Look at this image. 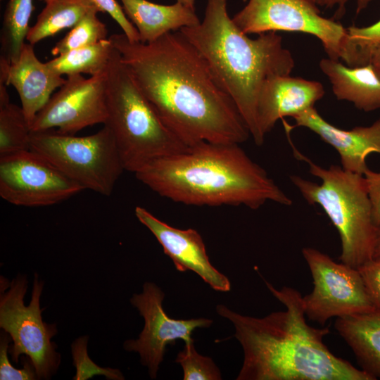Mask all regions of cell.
Instances as JSON below:
<instances>
[{
    "label": "cell",
    "mask_w": 380,
    "mask_h": 380,
    "mask_svg": "<svg viewBox=\"0 0 380 380\" xmlns=\"http://www.w3.org/2000/svg\"><path fill=\"white\" fill-rule=\"evenodd\" d=\"M88 337L82 336L76 339L72 344L73 365L76 368V374L73 379L86 380L95 375H103L108 379L122 380V372L113 368H103L95 364L90 359L87 353Z\"/></svg>",
    "instance_id": "obj_28"
},
{
    "label": "cell",
    "mask_w": 380,
    "mask_h": 380,
    "mask_svg": "<svg viewBox=\"0 0 380 380\" xmlns=\"http://www.w3.org/2000/svg\"><path fill=\"white\" fill-rule=\"evenodd\" d=\"M106 70L88 78L82 75H68L65 83L35 116L31 132L57 128L58 132L74 134L87 127L104 124L108 116Z\"/></svg>",
    "instance_id": "obj_12"
},
{
    "label": "cell",
    "mask_w": 380,
    "mask_h": 380,
    "mask_svg": "<svg viewBox=\"0 0 380 380\" xmlns=\"http://www.w3.org/2000/svg\"><path fill=\"white\" fill-rule=\"evenodd\" d=\"M114 46L108 38L95 44L74 49L46 62L49 67L63 76L89 74L95 75L108 67Z\"/></svg>",
    "instance_id": "obj_22"
},
{
    "label": "cell",
    "mask_w": 380,
    "mask_h": 380,
    "mask_svg": "<svg viewBox=\"0 0 380 380\" xmlns=\"http://www.w3.org/2000/svg\"><path fill=\"white\" fill-rule=\"evenodd\" d=\"M302 253L313 282L312 291L303 296L306 317L324 325L332 317L375 311L357 269L311 247Z\"/></svg>",
    "instance_id": "obj_10"
},
{
    "label": "cell",
    "mask_w": 380,
    "mask_h": 380,
    "mask_svg": "<svg viewBox=\"0 0 380 380\" xmlns=\"http://www.w3.org/2000/svg\"><path fill=\"white\" fill-rule=\"evenodd\" d=\"M0 327L13 341L9 350L12 359L18 362L20 355L27 356L32 362L37 379H49L60 364V355L51 341L56 334L55 325L44 322L39 300L43 282L34 277L30 304H24L27 281L24 276H18L9 284L1 277Z\"/></svg>",
    "instance_id": "obj_8"
},
{
    "label": "cell",
    "mask_w": 380,
    "mask_h": 380,
    "mask_svg": "<svg viewBox=\"0 0 380 380\" xmlns=\"http://www.w3.org/2000/svg\"><path fill=\"white\" fill-rule=\"evenodd\" d=\"M375 70H376V72L378 77L380 79V68H375Z\"/></svg>",
    "instance_id": "obj_38"
},
{
    "label": "cell",
    "mask_w": 380,
    "mask_h": 380,
    "mask_svg": "<svg viewBox=\"0 0 380 380\" xmlns=\"http://www.w3.org/2000/svg\"><path fill=\"white\" fill-rule=\"evenodd\" d=\"M94 7L91 0H50L30 27L26 41L34 45L63 29L72 28Z\"/></svg>",
    "instance_id": "obj_21"
},
{
    "label": "cell",
    "mask_w": 380,
    "mask_h": 380,
    "mask_svg": "<svg viewBox=\"0 0 380 380\" xmlns=\"http://www.w3.org/2000/svg\"><path fill=\"white\" fill-rule=\"evenodd\" d=\"M265 284L285 310L258 318L223 305L216 307L217 312L233 324L234 336L243 348V362L236 380H374L329 350L323 342L329 328L308 324L298 290Z\"/></svg>",
    "instance_id": "obj_2"
},
{
    "label": "cell",
    "mask_w": 380,
    "mask_h": 380,
    "mask_svg": "<svg viewBox=\"0 0 380 380\" xmlns=\"http://www.w3.org/2000/svg\"><path fill=\"white\" fill-rule=\"evenodd\" d=\"M372 209L374 224L380 227V172H374L369 168L364 175Z\"/></svg>",
    "instance_id": "obj_32"
},
{
    "label": "cell",
    "mask_w": 380,
    "mask_h": 380,
    "mask_svg": "<svg viewBox=\"0 0 380 380\" xmlns=\"http://www.w3.org/2000/svg\"><path fill=\"white\" fill-rule=\"evenodd\" d=\"M298 158L309 165L321 184L298 175L290 177L303 198L319 205L337 229L341 243V262L357 269L374 257L378 227L364 175L332 165L324 168L294 149Z\"/></svg>",
    "instance_id": "obj_6"
},
{
    "label": "cell",
    "mask_w": 380,
    "mask_h": 380,
    "mask_svg": "<svg viewBox=\"0 0 380 380\" xmlns=\"http://www.w3.org/2000/svg\"><path fill=\"white\" fill-rule=\"evenodd\" d=\"M324 95V87L317 81L290 75L268 79L262 87L257 106L261 136L265 139L278 120L286 116L293 118L315 107Z\"/></svg>",
    "instance_id": "obj_17"
},
{
    "label": "cell",
    "mask_w": 380,
    "mask_h": 380,
    "mask_svg": "<svg viewBox=\"0 0 380 380\" xmlns=\"http://www.w3.org/2000/svg\"><path fill=\"white\" fill-rule=\"evenodd\" d=\"M164 297L163 291L156 284L146 282L142 292L134 294L131 298L132 305L144 319V326L139 338L127 341L124 347L140 355L141 363L148 367L151 379L157 376L168 344H175L177 339L185 343L193 341L191 334L194 329L209 327L213 324V320L205 318L169 317L163 308Z\"/></svg>",
    "instance_id": "obj_13"
},
{
    "label": "cell",
    "mask_w": 380,
    "mask_h": 380,
    "mask_svg": "<svg viewBox=\"0 0 380 380\" xmlns=\"http://www.w3.org/2000/svg\"><path fill=\"white\" fill-rule=\"evenodd\" d=\"M106 74L103 125L113 134L125 170L136 173L152 160L188 147L163 122L115 47Z\"/></svg>",
    "instance_id": "obj_5"
},
{
    "label": "cell",
    "mask_w": 380,
    "mask_h": 380,
    "mask_svg": "<svg viewBox=\"0 0 380 380\" xmlns=\"http://www.w3.org/2000/svg\"><path fill=\"white\" fill-rule=\"evenodd\" d=\"M120 1L126 15L137 28L141 43L153 42L168 32L201 23L195 11L178 1L162 5L147 0Z\"/></svg>",
    "instance_id": "obj_19"
},
{
    "label": "cell",
    "mask_w": 380,
    "mask_h": 380,
    "mask_svg": "<svg viewBox=\"0 0 380 380\" xmlns=\"http://www.w3.org/2000/svg\"><path fill=\"white\" fill-rule=\"evenodd\" d=\"M175 362L182 367L184 380L222 379L219 368L210 357L200 355L196 351L194 341L185 343Z\"/></svg>",
    "instance_id": "obj_27"
},
{
    "label": "cell",
    "mask_w": 380,
    "mask_h": 380,
    "mask_svg": "<svg viewBox=\"0 0 380 380\" xmlns=\"http://www.w3.org/2000/svg\"><path fill=\"white\" fill-rule=\"evenodd\" d=\"M83 190L79 184L30 149L0 156V196L9 203L49 206Z\"/></svg>",
    "instance_id": "obj_11"
},
{
    "label": "cell",
    "mask_w": 380,
    "mask_h": 380,
    "mask_svg": "<svg viewBox=\"0 0 380 380\" xmlns=\"http://www.w3.org/2000/svg\"><path fill=\"white\" fill-rule=\"evenodd\" d=\"M33 46L25 43L18 60L12 63L0 58V82L16 89L30 127L53 92L65 82L37 58Z\"/></svg>",
    "instance_id": "obj_16"
},
{
    "label": "cell",
    "mask_w": 380,
    "mask_h": 380,
    "mask_svg": "<svg viewBox=\"0 0 380 380\" xmlns=\"http://www.w3.org/2000/svg\"><path fill=\"white\" fill-rule=\"evenodd\" d=\"M96 7L91 8L51 49L53 56L95 44L106 39L108 30L97 16Z\"/></svg>",
    "instance_id": "obj_25"
},
{
    "label": "cell",
    "mask_w": 380,
    "mask_h": 380,
    "mask_svg": "<svg viewBox=\"0 0 380 380\" xmlns=\"http://www.w3.org/2000/svg\"><path fill=\"white\" fill-rule=\"evenodd\" d=\"M245 34L298 32L317 37L330 58L346 57L347 29L320 15L310 0H248L232 18Z\"/></svg>",
    "instance_id": "obj_9"
},
{
    "label": "cell",
    "mask_w": 380,
    "mask_h": 380,
    "mask_svg": "<svg viewBox=\"0 0 380 380\" xmlns=\"http://www.w3.org/2000/svg\"><path fill=\"white\" fill-rule=\"evenodd\" d=\"M227 0H206L204 18L195 26L179 31L198 50L220 87L231 97L258 146L261 136L257 106L264 83L276 76L290 75L295 63L275 32L251 39L228 15Z\"/></svg>",
    "instance_id": "obj_4"
},
{
    "label": "cell",
    "mask_w": 380,
    "mask_h": 380,
    "mask_svg": "<svg viewBox=\"0 0 380 380\" xmlns=\"http://www.w3.org/2000/svg\"><path fill=\"white\" fill-rule=\"evenodd\" d=\"M177 1L181 3L186 7L195 11L196 0H177Z\"/></svg>",
    "instance_id": "obj_35"
},
{
    "label": "cell",
    "mask_w": 380,
    "mask_h": 380,
    "mask_svg": "<svg viewBox=\"0 0 380 380\" xmlns=\"http://www.w3.org/2000/svg\"><path fill=\"white\" fill-rule=\"evenodd\" d=\"M319 68L338 100L350 101L365 112L380 108V79L372 63L350 67L329 58L320 61Z\"/></svg>",
    "instance_id": "obj_18"
},
{
    "label": "cell",
    "mask_w": 380,
    "mask_h": 380,
    "mask_svg": "<svg viewBox=\"0 0 380 380\" xmlns=\"http://www.w3.org/2000/svg\"><path fill=\"white\" fill-rule=\"evenodd\" d=\"M371 63L375 68H380V46L374 51L371 59Z\"/></svg>",
    "instance_id": "obj_34"
},
{
    "label": "cell",
    "mask_w": 380,
    "mask_h": 380,
    "mask_svg": "<svg viewBox=\"0 0 380 380\" xmlns=\"http://www.w3.org/2000/svg\"><path fill=\"white\" fill-rule=\"evenodd\" d=\"M134 175L160 196L188 205L256 210L268 201L292 204L239 144L202 141L153 160Z\"/></svg>",
    "instance_id": "obj_3"
},
{
    "label": "cell",
    "mask_w": 380,
    "mask_h": 380,
    "mask_svg": "<svg viewBox=\"0 0 380 380\" xmlns=\"http://www.w3.org/2000/svg\"><path fill=\"white\" fill-rule=\"evenodd\" d=\"M11 337L5 333L0 341V379L1 380H33L37 379L35 368L30 359L26 356L22 369H16L10 363L8 353Z\"/></svg>",
    "instance_id": "obj_29"
},
{
    "label": "cell",
    "mask_w": 380,
    "mask_h": 380,
    "mask_svg": "<svg viewBox=\"0 0 380 380\" xmlns=\"http://www.w3.org/2000/svg\"><path fill=\"white\" fill-rule=\"evenodd\" d=\"M346 29L348 65L357 67L371 63L374 51L380 46V19L369 26Z\"/></svg>",
    "instance_id": "obj_26"
},
{
    "label": "cell",
    "mask_w": 380,
    "mask_h": 380,
    "mask_svg": "<svg viewBox=\"0 0 380 380\" xmlns=\"http://www.w3.org/2000/svg\"><path fill=\"white\" fill-rule=\"evenodd\" d=\"M349 0H321L319 5L324 6L326 8L338 7V11L343 13L346 4ZM372 0H356L357 8L356 13L358 14L365 9Z\"/></svg>",
    "instance_id": "obj_33"
},
{
    "label": "cell",
    "mask_w": 380,
    "mask_h": 380,
    "mask_svg": "<svg viewBox=\"0 0 380 380\" xmlns=\"http://www.w3.org/2000/svg\"><path fill=\"white\" fill-rule=\"evenodd\" d=\"M334 328L353 352L361 369L380 379V312L336 318Z\"/></svg>",
    "instance_id": "obj_20"
},
{
    "label": "cell",
    "mask_w": 380,
    "mask_h": 380,
    "mask_svg": "<svg viewBox=\"0 0 380 380\" xmlns=\"http://www.w3.org/2000/svg\"><path fill=\"white\" fill-rule=\"evenodd\" d=\"M91 1L100 12L107 13L112 17L130 42H139L137 28L126 15L122 6L115 0H91Z\"/></svg>",
    "instance_id": "obj_31"
},
{
    "label": "cell",
    "mask_w": 380,
    "mask_h": 380,
    "mask_svg": "<svg viewBox=\"0 0 380 380\" xmlns=\"http://www.w3.org/2000/svg\"><path fill=\"white\" fill-rule=\"evenodd\" d=\"M293 126L308 128L332 146L339 154L341 167L346 171L364 175L369 169L367 158L380 154V118L372 125L341 129L325 120L315 107L293 117Z\"/></svg>",
    "instance_id": "obj_15"
},
{
    "label": "cell",
    "mask_w": 380,
    "mask_h": 380,
    "mask_svg": "<svg viewBox=\"0 0 380 380\" xmlns=\"http://www.w3.org/2000/svg\"><path fill=\"white\" fill-rule=\"evenodd\" d=\"M134 213L138 220L158 240L178 271L191 270L213 289L230 291L229 280L211 264L203 239L196 229L173 227L141 206L136 207Z\"/></svg>",
    "instance_id": "obj_14"
},
{
    "label": "cell",
    "mask_w": 380,
    "mask_h": 380,
    "mask_svg": "<svg viewBox=\"0 0 380 380\" xmlns=\"http://www.w3.org/2000/svg\"><path fill=\"white\" fill-rule=\"evenodd\" d=\"M357 270L375 311L380 312V256H374Z\"/></svg>",
    "instance_id": "obj_30"
},
{
    "label": "cell",
    "mask_w": 380,
    "mask_h": 380,
    "mask_svg": "<svg viewBox=\"0 0 380 380\" xmlns=\"http://www.w3.org/2000/svg\"><path fill=\"white\" fill-rule=\"evenodd\" d=\"M312 3L317 4V5H319L321 0H310Z\"/></svg>",
    "instance_id": "obj_37"
},
{
    "label": "cell",
    "mask_w": 380,
    "mask_h": 380,
    "mask_svg": "<svg viewBox=\"0 0 380 380\" xmlns=\"http://www.w3.org/2000/svg\"><path fill=\"white\" fill-rule=\"evenodd\" d=\"M33 0H8L0 35L1 57L9 64L16 61L30 27Z\"/></svg>",
    "instance_id": "obj_23"
},
{
    "label": "cell",
    "mask_w": 380,
    "mask_h": 380,
    "mask_svg": "<svg viewBox=\"0 0 380 380\" xmlns=\"http://www.w3.org/2000/svg\"><path fill=\"white\" fill-rule=\"evenodd\" d=\"M30 150L37 153L84 190L111 195L125 170L110 129L77 137L53 129L31 132Z\"/></svg>",
    "instance_id": "obj_7"
},
{
    "label": "cell",
    "mask_w": 380,
    "mask_h": 380,
    "mask_svg": "<svg viewBox=\"0 0 380 380\" xmlns=\"http://www.w3.org/2000/svg\"><path fill=\"white\" fill-rule=\"evenodd\" d=\"M108 39L163 122L186 146L248 139L234 102L179 31L151 43L132 42L123 33Z\"/></svg>",
    "instance_id": "obj_1"
},
{
    "label": "cell",
    "mask_w": 380,
    "mask_h": 380,
    "mask_svg": "<svg viewBox=\"0 0 380 380\" xmlns=\"http://www.w3.org/2000/svg\"><path fill=\"white\" fill-rule=\"evenodd\" d=\"M374 256H380V227H378Z\"/></svg>",
    "instance_id": "obj_36"
},
{
    "label": "cell",
    "mask_w": 380,
    "mask_h": 380,
    "mask_svg": "<svg viewBox=\"0 0 380 380\" xmlns=\"http://www.w3.org/2000/svg\"><path fill=\"white\" fill-rule=\"evenodd\" d=\"M39 1H44V2H45V3H46V2H48V1H50V0H39Z\"/></svg>",
    "instance_id": "obj_39"
},
{
    "label": "cell",
    "mask_w": 380,
    "mask_h": 380,
    "mask_svg": "<svg viewBox=\"0 0 380 380\" xmlns=\"http://www.w3.org/2000/svg\"><path fill=\"white\" fill-rule=\"evenodd\" d=\"M30 134L23 108L0 102V156L30 150Z\"/></svg>",
    "instance_id": "obj_24"
}]
</instances>
